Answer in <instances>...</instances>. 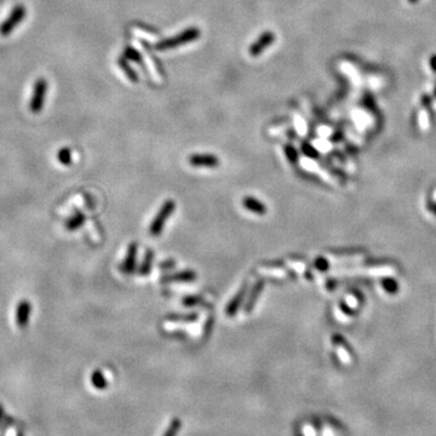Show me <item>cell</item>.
I'll return each instance as SVG.
<instances>
[{"instance_id":"obj_15","label":"cell","mask_w":436,"mask_h":436,"mask_svg":"<svg viewBox=\"0 0 436 436\" xmlns=\"http://www.w3.org/2000/svg\"><path fill=\"white\" fill-rule=\"evenodd\" d=\"M166 319L172 322H194L196 321L197 314H171V315L166 316Z\"/></svg>"},{"instance_id":"obj_13","label":"cell","mask_w":436,"mask_h":436,"mask_svg":"<svg viewBox=\"0 0 436 436\" xmlns=\"http://www.w3.org/2000/svg\"><path fill=\"white\" fill-rule=\"evenodd\" d=\"M84 222H85V216H84L80 211H78L75 212L68 221H67L66 229H68L69 232H74L77 231V229L81 228L84 225Z\"/></svg>"},{"instance_id":"obj_6","label":"cell","mask_w":436,"mask_h":436,"mask_svg":"<svg viewBox=\"0 0 436 436\" xmlns=\"http://www.w3.org/2000/svg\"><path fill=\"white\" fill-rule=\"evenodd\" d=\"M189 164L195 167L213 168L220 165V159L213 154H193L189 156Z\"/></svg>"},{"instance_id":"obj_9","label":"cell","mask_w":436,"mask_h":436,"mask_svg":"<svg viewBox=\"0 0 436 436\" xmlns=\"http://www.w3.org/2000/svg\"><path fill=\"white\" fill-rule=\"evenodd\" d=\"M196 279V273L194 270H181V272L172 273V274L165 275L161 279V283H190Z\"/></svg>"},{"instance_id":"obj_21","label":"cell","mask_w":436,"mask_h":436,"mask_svg":"<svg viewBox=\"0 0 436 436\" xmlns=\"http://www.w3.org/2000/svg\"><path fill=\"white\" fill-rule=\"evenodd\" d=\"M125 56H126L127 58H129V60H132V61H135V62H137V63H142V60H141V55L138 54L137 51L136 50H133L132 48H127L126 50H125Z\"/></svg>"},{"instance_id":"obj_25","label":"cell","mask_w":436,"mask_h":436,"mask_svg":"<svg viewBox=\"0 0 436 436\" xmlns=\"http://www.w3.org/2000/svg\"><path fill=\"white\" fill-rule=\"evenodd\" d=\"M315 266H316V268L320 269V270H326L328 268V263L325 260H322V258H320V260L316 261Z\"/></svg>"},{"instance_id":"obj_24","label":"cell","mask_w":436,"mask_h":436,"mask_svg":"<svg viewBox=\"0 0 436 436\" xmlns=\"http://www.w3.org/2000/svg\"><path fill=\"white\" fill-rule=\"evenodd\" d=\"M303 152L305 153V155L307 156H312V158H316V152L313 149L310 145H304L303 147Z\"/></svg>"},{"instance_id":"obj_29","label":"cell","mask_w":436,"mask_h":436,"mask_svg":"<svg viewBox=\"0 0 436 436\" xmlns=\"http://www.w3.org/2000/svg\"><path fill=\"white\" fill-rule=\"evenodd\" d=\"M408 2H409V3H417L418 0H408Z\"/></svg>"},{"instance_id":"obj_20","label":"cell","mask_w":436,"mask_h":436,"mask_svg":"<svg viewBox=\"0 0 436 436\" xmlns=\"http://www.w3.org/2000/svg\"><path fill=\"white\" fill-rule=\"evenodd\" d=\"M382 284L386 292L389 293H395L397 291V289H399V285H397L396 281L392 280V279H384Z\"/></svg>"},{"instance_id":"obj_16","label":"cell","mask_w":436,"mask_h":436,"mask_svg":"<svg viewBox=\"0 0 436 436\" xmlns=\"http://www.w3.org/2000/svg\"><path fill=\"white\" fill-rule=\"evenodd\" d=\"M91 383L96 389H100V390H103V389H106V386L108 385V382H107L106 378H104L103 373L98 370H96L94 373H92Z\"/></svg>"},{"instance_id":"obj_14","label":"cell","mask_w":436,"mask_h":436,"mask_svg":"<svg viewBox=\"0 0 436 436\" xmlns=\"http://www.w3.org/2000/svg\"><path fill=\"white\" fill-rule=\"evenodd\" d=\"M153 258H154V252L152 250H147V252H145L143 262H142L141 267H139V274L141 275H148L150 273V269H152V264H153Z\"/></svg>"},{"instance_id":"obj_3","label":"cell","mask_w":436,"mask_h":436,"mask_svg":"<svg viewBox=\"0 0 436 436\" xmlns=\"http://www.w3.org/2000/svg\"><path fill=\"white\" fill-rule=\"evenodd\" d=\"M26 16V8L23 5H17L14 8L13 13L10 14V16L5 20L4 23L0 26V34L2 36H9L11 32L14 31L19 23L22 22V20Z\"/></svg>"},{"instance_id":"obj_23","label":"cell","mask_w":436,"mask_h":436,"mask_svg":"<svg viewBox=\"0 0 436 436\" xmlns=\"http://www.w3.org/2000/svg\"><path fill=\"white\" fill-rule=\"evenodd\" d=\"M179 426H181V423H179V420L174 419L172 421V423H171L170 428H168V430L166 431V434H165V436H176L177 432H178V430H179Z\"/></svg>"},{"instance_id":"obj_1","label":"cell","mask_w":436,"mask_h":436,"mask_svg":"<svg viewBox=\"0 0 436 436\" xmlns=\"http://www.w3.org/2000/svg\"><path fill=\"white\" fill-rule=\"evenodd\" d=\"M200 37V31L196 27H190L185 29L184 32L179 33L178 36L170 38V39L162 40L156 44L155 49L159 51H165V50H171V49L177 48V46L185 45V44L194 42L197 38Z\"/></svg>"},{"instance_id":"obj_17","label":"cell","mask_w":436,"mask_h":436,"mask_svg":"<svg viewBox=\"0 0 436 436\" xmlns=\"http://www.w3.org/2000/svg\"><path fill=\"white\" fill-rule=\"evenodd\" d=\"M57 159L60 160V162L65 166H68L72 162V152L69 148H62L60 152L57 153Z\"/></svg>"},{"instance_id":"obj_19","label":"cell","mask_w":436,"mask_h":436,"mask_svg":"<svg viewBox=\"0 0 436 436\" xmlns=\"http://www.w3.org/2000/svg\"><path fill=\"white\" fill-rule=\"evenodd\" d=\"M203 303V298L199 296H188V297L182 299V304L185 307H194V305Z\"/></svg>"},{"instance_id":"obj_7","label":"cell","mask_w":436,"mask_h":436,"mask_svg":"<svg viewBox=\"0 0 436 436\" xmlns=\"http://www.w3.org/2000/svg\"><path fill=\"white\" fill-rule=\"evenodd\" d=\"M32 314V304L27 299H22L19 302L16 307V313H15V318H16L17 326L25 328L29 324V319H31Z\"/></svg>"},{"instance_id":"obj_26","label":"cell","mask_w":436,"mask_h":436,"mask_svg":"<svg viewBox=\"0 0 436 436\" xmlns=\"http://www.w3.org/2000/svg\"><path fill=\"white\" fill-rule=\"evenodd\" d=\"M168 262V261H167ZM167 262H165V263L161 264V268L168 269V268H173L174 266H176V263H174L173 261H170V263H167Z\"/></svg>"},{"instance_id":"obj_4","label":"cell","mask_w":436,"mask_h":436,"mask_svg":"<svg viewBox=\"0 0 436 436\" xmlns=\"http://www.w3.org/2000/svg\"><path fill=\"white\" fill-rule=\"evenodd\" d=\"M46 90H48V83L46 80L39 79L37 80L36 85H34V91H33V97L31 100V110L33 113H39L42 112L44 101H45V95Z\"/></svg>"},{"instance_id":"obj_27","label":"cell","mask_w":436,"mask_h":436,"mask_svg":"<svg viewBox=\"0 0 436 436\" xmlns=\"http://www.w3.org/2000/svg\"><path fill=\"white\" fill-rule=\"evenodd\" d=\"M430 66H431L432 71L436 72V56L431 57V60H430Z\"/></svg>"},{"instance_id":"obj_18","label":"cell","mask_w":436,"mask_h":436,"mask_svg":"<svg viewBox=\"0 0 436 436\" xmlns=\"http://www.w3.org/2000/svg\"><path fill=\"white\" fill-rule=\"evenodd\" d=\"M119 66L121 67V68H123V71L126 73L127 74V77H129V79L131 80V81H137L138 79H137V74H136L135 72L132 71V69L130 68V66L127 65L126 62H125V60L124 58H121V60H119Z\"/></svg>"},{"instance_id":"obj_31","label":"cell","mask_w":436,"mask_h":436,"mask_svg":"<svg viewBox=\"0 0 436 436\" xmlns=\"http://www.w3.org/2000/svg\"><path fill=\"white\" fill-rule=\"evenodd\" d=\"M435 212H436V207H435Z\"/></svg>"},{"instance_id":"obj_10","label":"cell","mask_w":436,"mask_h":436,"mask_svg":"<svg viewBox=\"0 0 436 436\" xmlns=\"http://www.w3.org/2000/svg\"><path fill=\"white\" fill-rule=\"evenodd\" d=\"M247 293V284H244V286L239 290V292L233 297V299L229 302L228 307H227V315L228 316H234L235 314L239 310L240 305L243 304L244 298L246 297Z\"/></svg>"},{"instance_id":"obj_11","label":"cell","mask_w":436,"mask_h":436,"mask_svg":"<svg viewBox=\"0 0 436 436\" xmlns=\"http://www.w3.org/2000/svg\"><path fill=\"white\" fill-rule=\"evenodd\" d=\"M243 205L246 210L254 212V213L258 214V216H263L267 213V207L263 202L260 201L258 199H256L254 196H246L244 197Z\"/></svg>"},{"instance_id":"obj_2","label":"cell","mask_w":436,"mask_h":436,"mask_svg":"<svg viewBox=\"0 0 436 436\" xmlns=\"http://www.w3.org/2000/svg\"><path fill=\"white\" fill-rule=\"evenodd\" d=\"M174 210H176V202H174L173 200H166V201L162 203L158 214L154 217V220L152 221V225H150L149 232L152 237H159V235L161 234L162 229H164L165 225H166L167 220L171 217V214H172V212Z\"/></svg>"},{"instance_id":"obj_12","label":"cell","mask_w":436,"mask_h":436,"mask_svg":"<svg viewBox=\"0 0 436 436\" xmlns=\"http://www.w3.org/2000/svg\"><path fill=\"white\" fill-rule=\"evenodd\" d=\"M263 287H264L263 280H260L258 283H256L254 285V287H252V290H251V293H250V296H249V299H247V303L245 305V312L247 314L252 312L256 302H257V299H258V297H260L262 290H263Z\"/></svg>"},{"instance_id":"obj_5","label":"cell","mask_w":436,"mask_h":436,"mask_svg":"<svg viewBox=\"0 0 436 436\" xmlns=\"http://www.w3.org/2000/svg\"><path fill=\"white\" fill-rule=\"evenodd\" d=\"M275 42V34L273 32H264L263 34H261L258 37V39L250 46L249 52L251 56H260L261 54H263L266 51V49L268 46L272 45Z\"/></svg>"},{"instance_id":"obj_28","label":"cell","mask_w":436,"mask_h":436,"mask_svg":"<svg viewBox=\"0 0 436 436\" xmlns=\"http://www.w3.org/2000/svg\"><path fill=\"white\" fill-rule=\"evenodd\" d=\"M3 414H4V408H3V406H2V405H0V421H2Z\"/></svg>"},{"instance_id":"obj_8","label":"cell","mask_w":436,"mask_h":436,"mask_svg":"<svg viewBox=\"0 0 436 436\" xmlns=\"http://www.w3.org/2000/svg\"><path fill=\"white\" fill-rule=\"evenodd\" d=\"M137 252H138V244L131 243L127 249V255L125 257V261L121 266V270L125 274H132L136 269V262H137Z\"/></svg>"},{"instance_id":"obj_30","label":"cell","mask_w":436,"mask_h":436,"mask_svg":"<svg viewBox=\"0 0 436 436\" xmlns=\"http://www.w3.org/2000/svg\"><path fill=\"white\" fill-rule=\"evenodd\" d=\"M435 95H436V89H435Z\"/></svg>"},{"instance_id":"obj_22","label":"cell","mask_w":436,"mask_h":436,"mask_svg":"<svg viewBox=\"0 0 436 436\" xmlns=\"http://www.w3.org/2000/svg\"><path fill=\"white\" fill-rule=\"evenodd\" d=\"M285 153H286L287 159H289L291 162L297 161V158H298L297 152H296V149L292 147V145H286V147H285Z\"/></svg>"}]
</instances>
